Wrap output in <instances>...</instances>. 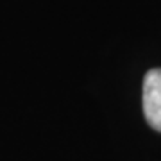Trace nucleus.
Instances as JSON below:
<instances>
[{"mask_svg": "<svg viewBox=\"0 0 161 161\" xmlns=\"http://www.w3.org/2000/svg\"><path fill=\"white\" fill-rule=\"evenodd\" d=\"M143 113L147 124L161 132V68H152L145 75Z\"/></svg>", "mask_w": 161, "mask_h": 161, "instance_id": "1", "label": "nucleus"}]
</instances>
